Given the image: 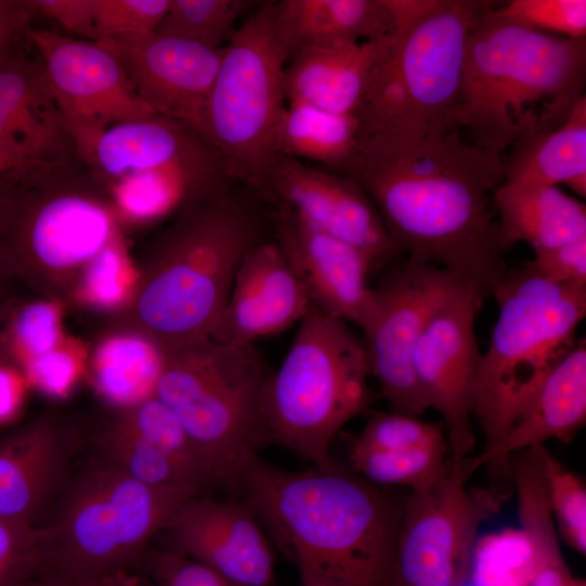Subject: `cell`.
<instances>
[{
	"label": "cell",
	"mask_w": 586,
	"mask_h": 586,
	"mask_svg": "<svg viewBox=\"0 0 586 586\" xmlns=\"http://www.w3.org/2000/svg\"><path fill=\"white\" fill-rule=\"evenodd\" d=\"M337 174L353 179L377 207L400 255L455 275L485 301L509 269L493 193L502 156L459 130L408 138L358 137Z\"/></svg>",
	"instance_id": "1"
},
{
	"label": "cell",
	"mask_w": 586,
	"mask_h": 586,
	"mask_svg": "<svg viewBox=\"0 0 586 586\" xmlns=\"http://www.w3.org/2000/svg\"><path fill=\"white\" fill-rule=\"evenodd\" d=\"M234 488L302 586H391L404 501L333 460L293 472L254 448Z\"/></svg>",
	"instance_id": "2"
},
{
	"label": "cell",
	"mask_w": 586,
	"mask_h": 586,
	"mask_svg": "<svg viewBox=\"0 0 586 586\" xmlns=\"http://www.w3.org/2000/svg\"><path fill=\"white\" fill-rule=\"evenodd\" d=\"M495 8L467 39L451 128L502 156L520 139L561 126L585 95L586 39L546 35Z\"/></svg>",
	"instance_id": "3"
},
{
	"label": "cell",
	"mask_w": 586,
	"mask_h": 586,
	"mask_svg": "<svg viewBox=\"0 0 586 586\" xmlns=\"http://www.w3.org/2000/svg\"><path fill=\"white\" fill-rule=\"evenodd\" d=\"M256 201L233 191L181 211L158 239L137 298L148 339L170 352L209 337L227 302L237 268L264 240Z\"/></svg>",
	"instance_id": "4"
},
{
	"label": "cell",
	"mask_w": 586,
	"mask_h": 586,
	"mask_svg": "<svg viewBox=\"0 0 586 586\" xmlns=\"http://www.w3.org/2000/svg\"><path fill=\"white\" fill-rule=\"evenodd\" d=\"M393 31L356 112L359 136L454 130L467 39L493 1L383 0Z\"/></svg>",
	"instance_id": "5"
},
{
	"label": "cell",
	"mask_w": 586,
	"mask_h": 586,
	"mask_svg": "<svg viewBox=\"0 0 586 586\" xmlns=\"http://www.w3.org/2000/svg\"><path fill=\"white\" fill-rule=\"evenodd\" d=\"M298 323L263 384L253 446L272 444L323 466L332 461L335 434L368 404L370 369L362 341L345 321L311 304Z\"/></svg>",
	"instance_id": "6"
},
{
	"label": "cell",
	"mask_w": 586,
	"mask_h": 586,
	"mask_svg": "<svg viewBox=\"0 0 586 586\" xmlns=\"http://www.w3.org/2000/svg\"><path fill=\"white\" fill-rule=\"evenodd\" d=\"M499 313L474 387L472 416L483 450L497 445L535 388L573 346L586 315V286L548 281L524 264L495 291Z\"/></svg>",
	"instance_id": "7"
},
{
	"label": "cell",
	"mask_w": 586,
	"mask_h": 586,
	"mask_svg": "<svg viewBox=\"0 0 586 586\" xmlns=\"http://www.w3.org/2000/svg\"><path fill=\"white\" fill-rule=\"evenodd\" d=\"M201 493L149 486L105 463L84 471L40 526L48 570L93 581L135 570L174 512Z\"/></svg>",
	"instance_id": "8"
},
{
	"label": "cell",
	"mask_w": 586,
	"mask_h": 586,
	"mask_svg": "<svg viewBox=\"0 0 586 586\" xmlns=\"http://www.w3.org/2000/svg\"><path fill=\"white\" fill-rule=\"evenodd\" d=\"M101 188L77 156L0 175V256L11 275L71 268L99 254L112 235Z\"/></svg>",
	"instance_id": "9"
},
{
	"label": "cell",
	"mask_w": 586,
	"mask_h": 586,
	"mask_svg": "<svg viewBox=\"0 0 586 586\" xmlns=\"http://www.w3.org/2000/svg\"><path fill=\"white\" fill-rule=\"evenodd\" d=\"M270 370L254 345L202 339L167 353L153 395L177 418L216 483L233 487Z\"/></svg>",
	"instance_id": "10"
},
{
	"label": "cell",
	"mask_w": 586,
	"mask_h": 586,
	"mask_svg": "<svg viewBox=\"0 0 586 586\" xmlns=\"http://www.w3.org/2000/svg\"><path fill=\"white\" fill-rule=\"evenodd\" d=\"M286 62L275 1L260 2L224 47L207 109V140L230 178L260 200L278 158L273 135L286 105Z\"/></svg>",
	"instance_id": "11"
},
{
	"label": "cell",
	"mask_w": 586,
	"mask_h": 586,
	"mask_svg": "<svg viewBox=\"0 0 586 586\" xmlns=\"http://www.w3.org/2000/svg\"><path fill=\"white\" fill-rule=\"evenodd\" d=\"M463 467L448 468L404 501L391 586H461L472 564L480 526L506 493L468 488Z\"/></svg>",
	"instance_id": "12"
},
{
	"label": "cell",
	"mask_w": 586,
	"mask_h": 586,
	"mask_svg": "<svg viewBox=\"0 0 586 586\" xmlns=\"http://www.w3.org/2000/svg\"><path fill=\"white\" fill-rule=\"evenodd\" d=\"M464 283L440 267L406 258L373 288L360 329L370 375L391 411L418 417L430 408L415 374L413 352L431 314Z\"/></svg>",
	"instance_id": "13"
},
{
	"label": "cell",
	"mask_w": 586,
	"mask_h": 586,
	"mask_svg": "<svg viewBox=\"0 0 586 586\" xmlns=\"http://www.w3.org/2000/svg\"><path fill=\"white\" fill-rule=\"evenodd\" d=\"M27 42L81 162L110 127L155 115L135 91L118 59L99 42L38 27L27 31Z\"/></svg>",
	"instance_id": "14"
},
{
	"label": "cell",
	"mask_w": 586,
	"mask_h": 586,
	"mask_svg": "<svg viewBox=\"0 0 586 586\" xmlns=\"http://www.w3.org/2000/svg\"><path fill=\"white\" fill-rule=\"evenodd\" d=\"M484 300L462 284L429 317L413 352L416 378L447 430L448 461L463 467L475 446L474 387L482 360L474 323Z\"/></svg>",
	"instance_id": "15"
},
{
	"label": "cell",
	"mask_w": 586,
	"mask_h": 586,
	"mask_svg": "<svg viewBox=\"0 0 586 586\" xmlns=\"http://www.w3.org/2000/svg\"><path fill=\"white\" fill-rule=\"evenodd\" d=\"M262 200L354 246L372 270L400 255L372 201L347 176L278 155Z\"/></svg>",
	"instance_id": "16"
},
{
	"label": "cell",
	"mask_w": 586,
	"mask_h": 586,
	"mask_svg": "<svg viewBox=\"0 0 586 586\" xmlns=\"http://www.w3.org/2000/svg\"><path fill=\"white\" fill-rule=\"evenodd\" d=\"M97 42L118 59L155 115L181 122L207 140V109L224 48L208 49L156 33Z\"/></svg>",
	"instance_id": "17"
},
{
	"label": "cell",
	"mask_w": 586,
	"mask_h": 586,
	"mask_svg": "<svg viewBox=\"0 0 586 586\" xmlns=\"http://www.w3.org/2000/svg\"><path fill=\"white\" fill-rule=\"evenodd\" d=\"M163 550L198 561L244 586H272L273 545L245 501L199 494L163 530Z\"/></svg>",
	"instance_id": "18"
},
{
	"label": "cell",
	"mask_w": 586,
	"mask_h": 586,
	"mask_svg": "<svg viewBox=\"0 0 586 586\" xmlns=\"http://www.w3.org/2000/svg\"><path fill=\"white\" fill-rule=\"evenodd\" d=\"M270 221L275 242L311 304L361 328L373 298L366 256L284 208L273 207Z\"/></svg>",
	"instance_id": "19"
},
{
	"label": "cell",
	"mask_w": 586,
	"mask_h": 586,
	"mask_svg": "<svg viewBox=\"0 0 586 586\" xmlns=\"http://www.w3.org/2000/svg\"><path fill=\"white\" fill-rule=\"evenodd\" d=\"M310 305L278 244L264 239L242 257L209 337L224 344L254 345L300 322Z\"/></svg>",
	"instance_id": "20"
},
{
	"label": "cell",
	"mask_w": 586,
	"mask_h": 586,
	"mask_svg": "<svg viewBox=\"0 0 586 586\" xmlns=\"http://www.w3.org/2000/svg\"><path fill=\"white\" fill-rule=\"evenodd\" d=\"M74 443L34 421L0 440V519L40 527L66 485Z\"/></svg>",
	"instance_id": "21"
},
{
	"label": "cell",
	"mask_w": 586,
	"mask_h": 586,
	"mask_svg": "<svg viewBox=\"0 0 586 586\" xmlns=\"http://www.w3.org/2000/svg\"><path fill=\"white\" fill-rule=\"evenodd\" d=\"M586 422V343L581 340L556 362L526 400L502 440L463 463L467 480L484 464H506L517 451L570 441Z\"/></svg>",
	"instance_id": "22"
},
{
	"label": "cell",
	"mask_w": 586,
	"mask_h": 586,
	"mask_svg": "<svg viewBox=\"0 0 586 586\" xmlns=\"http://www.w3.org/2000/svg\"><path fill=\"white\" fill-rule=\"evenodd\" d=\"M0 143L25 163L77 156L43 68L24 50L0 65Z\"/></svg>",
	"instance_id": "23"
},
{
	"label": "cell",
	"mask_w": 586,
	"mask_h": 586,
	"mask_svg": "<svg viewBox=\"0 0 586 586\" xmlns=\"http://www.w3.org/2000/svg\"><path fill=\"white\" fill-rule=\"evenodd\" d=\"M390 35L362 41H323L301 48L284 68L285 101L337 114H356Z\"/></svg>",
	"instance_id": "24"
},
{
	"label": "cell",
	"mask_w": 586,
	"mask_h": 586,
	"mask_svg": "<svg viewBox=\"0 0 586 586\" xmlns=\"http://www.w3.org/2000/svg\"><path fill=\"white\" fill-rule=\"evenodd\" d=\"M211 144L181 122L153 115L116 124L95 141L84 164L101 187L178 162Z\"/></svg>",
	"instance_id": "25"
},
{
	"label": "cell",
	"mask_w": 586,
	"mask_h": 586,
	"mask_svg": "<svg viewBox=\"0 0 586 586\" xmlns=\"http://www.w3.org/2000/svg\"><path fill=\"white\" fill-rule=\"evenodd\" d=\"M493 204L505 241L534 252L555 247L586 234V206L557 186L502 182Z\"/></svg>",
	"instance_id": "26"
},
{
	"label": "cell",
	"mask_w": 586,
	"mask_h": 586,
	"mask_svg": "<svg viewBox=\"0 0 586 586\" xmlns=\"http://www.w3.org/2000/svg\"><path fill=\"white\" fill-rule=\"evenodd\" d=\"M275 24L288 61L308 44L380 38L394 28L383 0L275 1Z\"/></svg>",
	"instance_id": "27"
},
{
	"label": "cell",
	"mask_w": 586,
	"mask_h": 586,
	"mask_svg": "<svg viewBox=\"0 0 586 586\" xmlns=\"http://www.w3.org/2000/svg\"><path fill=\"white\" fill-rule=\"evenodd\" d=\"M508 151L507 183L557 186L586 173V97L561 126L522 138Z\"/></svg>",
	"instance_id": "28"
},
{
	"label": "cell",
	"mask_w": 586,
	"mask_h": 586,
	"mask_svg": "<svg viewBox=\"0 0 586 586\" xmlns=\"http://www.w3.org/2000/svg\"><path fill=\"white\" fill-rule=\"evenodd\" d=\"M355 114L328 112L302 102H288L273 135L277 155L315 161L339 173L359 136Z\"/></svg>",
	"instance_id": "29"
},
{
	"label": "cell",
	"mask_w": 586,
	"mask_h": 586,
	"mask_svg": "<svg viewBox=\"0 0 586 586\" xmlns=\"http://www.w3.org/2000/svg\"><path fill=\"white\" fill-rule=\"evenodd\" d=\"M167 353L152 341L122 336L104 343L98 353L101 388L117 400L138 402L152 396Z\"/></svg>",
	"instance_id": "30"
},
{
	"label": "cell",
	"mask_w": 586,
	"mask_h": 586,
	"mask_svg": "<svg viewBox=\"0 0 586 586\" xmlns=\"http://www.w3.org/2000/svg\"><path fill=\"white\" fill-rule=\"evenodd\" d=\"M103 463L125 475L153 487L206 486L188 468L169 454L127 429L118 421L105 433Z\"/></svg>",
	"instance_id": "31"
},
{
	"label": "cell",
	"mask_w": 586,
	"mask_h": 586,
	"mask_svg": "<svg viewBox=\"0 0 586 586\" xmlns=\"http://www.w3.org/2000/svg\"><path fill=\"white\" fill-rule=\"evenodd\" d=\"M262 1L170 0L155 33L190 41L208 49H221L235 31L237 22Z\"/></svg>",
	"instance_id": "32"
},
{
	"label": "cell",
	"mask_w": 586,
	"mask_h": 586,
	"mask_svg": "<svg viewBox=\"0 0 586 586\" xmlns=\"http://www.w3.org/2000/svg\"><path fill=\"white\" fill-rule=\"evenodd\" d=\"M448 448L381 451L349 450L351 469L372 484L424 488L448 468Z\"/></svg>",
	"instance_id": "33"
},
{
	"label": "cell",
	"mask_w": 586,
	"mask_h": 586,
	"mask_svg": "<svg viewBox=\"0 0 586 586\" xmlns=\"http://www.w3.org/2000/svg\"><path fill=\"white\" fill-rule=\"evenodd\" d=\"M118 422L169 454L193 472L206 487L217 484L177 418L154 395L135 403Z\"/></svg>",
	"instance_id": "34"
},
{
	"label": "cell",
	"mask_w": 586,
	"mask_h": 586,
	"mask_svg": "<svg viewBox=\"0 0 586 586\" xmlns=\"http://www.w3.org/2000/svg\"><path fill=\"white\" fill-rule=\"evenodd\" d=\"M548 501L562 540L586 553V487L582 479L565 469L549 451H544Z\"/></svg>",
	"instance_id": "35"
},
{
	"label": "cell",
	"mask_w": 586,
	"mask_h": 586,
	"mask_svg": "<svg viewBox=\"0 0 586 586\" xmlns=\"http://www.w3.org/2000/svg\"><path fill=\"white\" fill-rule=\"evenodd\" d=\"M351 448L381 451L448 448L441 424L418 417L390 412H375Z\"/></svg>",
	"instance_id": "36"
},
{
	"label": "cell",
	"mask_w": 586,
	"mask_h": 586,
	"mask_svg": "<svg viewBox=\"0 0 586 586\" xmlns=\"http://www.w3.org/2000/svg\"><path fill=\"white\" fill-rule=\"evenodd\" d=\"M170 0H91V41L155 33Z\"/></svg>",
	"instance_id": "37"
},
{
	"label": "cell",
	"mask_w": 586,
	"mask_h": 586,
	"mask_svg": "<svg viewBox=\"0 0 586 586\" xmlns=\"http://www.w3.org/2000/svg\"><path fill=\"white\" fill-rule=\"evenodd\" d=\"M46 570L41 528L0 519V586H18Z\"/></svg>",
	"instance_id": "38"
},
{
	"label": "cell",
	"mask_w": 586,
	"mask_h": 586,
	"mask_svg": "<svg viewBox=\"0 0 586 586\" xmlns=\"http://www.w3.org/2000/svg\"><path fill=\"white\" fill-rule=\"evenodd\" d=\"M495 13L535 30H551L566 38H585V0H512L496 5Z\"/></svg>",
	"instance_id": "39"
},
{
	"label": "cell",
	"mask_w": 586,
	"mask_h": 586,
	"mask_svg": "<svg viewBox=\"0 0 586 586\" xmlns=\"http://www.w3.org/2000/svg\"><path fill=\"white\" fill-rule=\"evenodd\" d=\"M521 527L531 555L527 586H570L573 575L563 558L553 520L534 514Z\"/></svg>",
	"instance_id": "40"
},
{
	"label": "cell",
	"mask_w": 586,
	"mask_h": 586,
	"mask_svg": "<svg viewBox=\"0 0 586 586\" xmlns=\"http://www.w3.org/2000/svg\"><path fill=\"white\" fill-rule=\"evenodd\" d=\"M58 339V313L47 303L23 306L10 323L11 346L28 359L53 351Z\"/></svg>",
	"instance_id": "41"
},
{
	"label": "cell",
	"mask_w": 586,
	"mask_h": 586,
	"mask_svg": "<svg viewBox=\"0 0 586 586\" xmlns=\"http://www.w3.org/2000/svg\"><path fill=\"white\" fill-rule=\"evenodd\" d=\"M523 264L548 281L586 286V234L534 252V258Z\"/></svg>",
	"instance_id": "42"
},
{
	"label": "cell",
	"mask_w": 586,
	"mask_h": 586,
	"mask_svg": "<svg viewBox=\"0 0 586 586\" xmlns=\"http://www.w3.org/2000/svg\"><path fill=\"white\" fill-rule=\"evenodd\" d=\"M155 586H244L192 559L157 550L150 559Z\"/></svg>",
	"instance_id": "43"
},
{
	"label": "cell",
	"mask_w": 586,
	"mask_h": 586,
	"mask_svg": "<svg viewBox=\"0 0 586 586\" xmlns=\"http://www.w3.org/2000/svg\"><path fill=\"white\" fill-rule=\"evenodd\" d=\"M85 288L91 301L101 305H113L122 298L123 260L116 247L107 244L90 260Z\"/></svg>",
	"instance_id": "44"
},
{
	"label": "cell",
	"mask_w": 586,
	"mask_h": 586,
	"mask_svg": "<svg viewBox=\"0 0 586 586\" xmlns=\"http://www.w3.org/2000/svg\"><path fill=\"white\" fill-rule=\"evenodd\" d=\"M37 17L31 0H0V65L24 50Z\"/></svg>",
	"instance_id": "45"
},
{
	"label": "cell",
	"mask_w": 586,
	"mask_h": 586,
	"mask_svg": "<svg viewBox=\"0 0 586 586\" xmlns=\"http://www.w3.org/2000/svg\"><path fill=\"white\" fill-rule=\"evenodd\" d=\"M31 379L41 387L59 393L64 391L75 373L73 357L62 351H51L26 362Z\"/></svg>",
	"instance_id": "46"
},
{
	"label": "cell",
	"mask_w": 586,
	"mask_h": 586,
	"mask_svg": "<svg viewBox=\"0 0 586 586\" xmlns=\"http://www.w3.org/2000/svg\"><path fill=\"white\" fill-rule=\"evenodd\" d=\"M528 573H504L471 565L469 575L461 586H527Z\"/></svg>",
	"instance_id": "47"
},
{
	"label": "cell",
	"mask_w": 586,
	"mask_h": 586,
	"mask_svg": "<svg viewBox=\"0 0 586 586\" xmlns=\"http://www.w3.org/2000/svg\"><path fill=\"white\" fill-rule=\"evenodd\" d=\"M18 586H99L98 581L77 578L46 570Z\"/></svg>",
	"instance_id": "48"
},
{
	"label": "cell",
	"mask_w": 586,
	"mask_h": 586,
	"mask_svg": "<svg viewBox=\"0 0 586 586\" xmlns=\"http://www.w3.org/2000/svg\"><path fill=\"white\" fill-rule=\"evenodd\" d=\"M17 388L12 372L0 367V420L12 415L16 407Z\"/></svg>",
	"instance_id": "49"
},
{
	"label": "cell",
	"mask_w": 586,
	"mask_h": 586,
	"mask_svg": "<svg viewBox=\"0 0 586 586\" xmlns=\"http://www.w3.org/2000/svg\"><path fill=\"white\" fill-rule=\"evenodd\" d=\"M99 586H155L135 570H123L107 574L98 579Z\"/></svg>",
	"instance_id": "50"
},
{
	"label": "cell",
	"mask_w": 586,
	"mask_h": 586,
	"mask_svg": "<svg viewBox=\"0 0 586 586\" xmlns=\"http://www.w3.org/2000/svg\"><path fill=\"white\" fill-rule=\"evenodd\" d=\"M22 164L27 163H25V161L20 156L18 153H16L11 148L0 143V175Z\"/></svg>",
	"instance_id": "51"
},
{
	"label": "cell",
	"mask_w": 586,
	"mask_h": 586,
	"mask_svg": "<svg viewBox=\"0 0 586 586\" xmlns=\"http://www.w3.org/2000/svg\"><path fill=\"white\" fill-rule=\"evenodd\" d=\"M566 187H569L571 190H573L574 193L577 195L585 198L586 196V173H582L572 179L568 180L564 183Z\"/></svg>",
	"instance_id": "52"
},
{
	"label": "cell",
	"mask_w": 586,
	"mask_h": 586,
	"mask_svg": "<svg viewBox=\"0 0 586 586\" xmlns=\"http://www.w3.org/2000/svg\"><path fill=\"white\" fill-rule=\"evenodd\" d=\"M10 277H12V275L0 257V301L3 297V285Z\"/></svg>",
	"instance_id": "53"
}]
</instances>
